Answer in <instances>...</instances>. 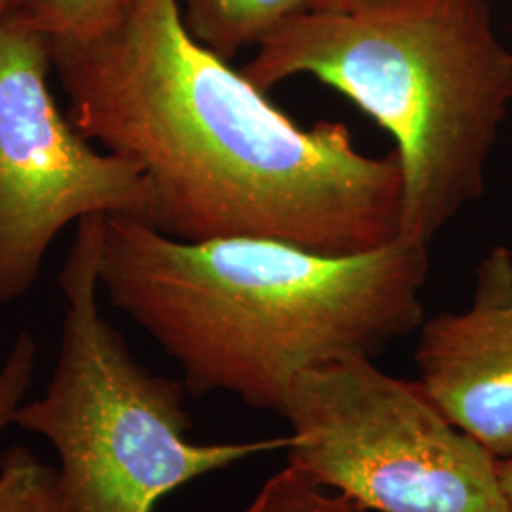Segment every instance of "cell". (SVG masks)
<instances>
[{
	"label": "cell",
	"instance_id": "6da1fadb",
	"mask_svg": "<svg viewBox=\"0 0 512 512\" xmlns=\"http://www.w3.org/2000/svg\"><path fill=\"white\" fill-rule=\"evenodd\" d=\"M52 61L73 128L141 171L167 238L344 256L399 236L395 152L368 156L342 122L296 124L188 33L179 0H126L105 27L52 37Z\"/></svg>",
	"mask_w": 512,
	"mask_h": 512
},
{
	"label": "cell",
	"instance_id": "7a4b0ae2",
	"mask_svg": "<svg viewBox=\"0 0 512 512\" xmlns=\"http://www.w3.org/2000/svg\"><path fill=\"white\" fill-rule=\"evenodd\" d=\"M429 251L403 239L323 255L274 239L181 241L107 215L99 287L181 366L194 397L228 393L283 418L311 368L374 359L425 321Z\"/></svg>",
	"mask_w": 512,
	"mask_h": 512
},
{
	"label": "cell",
	"instance_id": "3957f363",
	"mask_svg": "<svg viewBox=\"0 0 512 512\" xmlns=\"http://www.w3.org/2000/svg\"><path fill=\"white\" fill-rule=\"evenodd\" d=\"M268 92L300 74L348 97L395 141L397 238L429 247L484 192L512 107V52L488 0H389L287 19L243 69Z\"/></svg>",
	"mask_w": 512,
	"mask_h": 512
},
{
	"label": "cell",
	"instance_id": "277c9868",
	"mask_svg": "<svg viewBox=\"0 0 512 512\" xmlns=\"http://www.w3.org/2000/svg\"><path fill=\"white\" fill-rule=\"evenodd\" d=\"M103 215L78 220L59 275L67 302L63 334L46 393L19 404L12 425L54 446L67 512H154L192 480L287 439L232 444L190 440L183 380L150 372L97 302Z\"/></svg>",
	"mask_w": 512,
	"mask_h": 512
},
{
	"label": "cell",
	"instance_id": "5b68a950",
	"mask_svg": "<svg viewBox=\"0 0 512 512\" xmlns=\"http://www.w3.org/2000/svg\"><path fill=\"white\" fill-rule=\"evenodd\" d=\"M283 418L289 459L378 512H511L499 459L448 420L420 382L374 359L294 380Z\"/></svg>",
	"mask_w": 512,
	"mask_h": 512
},
{
	"label": "cell",
	"instance_id": "8992f818",
	"mask_svg": "<svg viewBox=\"0 0 512 512\" xmlns=\"http://www.w3.org/2000/svg\"><path fill=\"white\" fill-rule=\"evenodd\" d=\"M52 37L0 12V306L35 285L55 236L92 215L150 222L141 171L97 152L48 86Z\"/></svg>",
	"mask_w": 512,
	"mask_h": 512
},
{
	"label": "cell",
	"instance_id": "52a82bcc",
	"mask_svg": "<svg viewBox=\"0 0 512 512\" xmlns=\"http://www.w3.org/2000/svg\"><path fill=\"white\" fill-rule=\"evenodd\" d=\"M414 361L440 412L499 461L512 458V251L478 264L469 308L425 317Z\"/></svg>",
	"mask_w": 512,
	"mask_h": 512
},
{
	"label": "cell",
	"instance_id": "ba28073f",
	"mask_svg": "<svg viewBox=\"0 0 512 512\" xmlns=\"http://www.w3.org/2000/svg\"><path fill=\"white\" fill-rule=\"evenodd\" d=\"M188 33L230 61L260 46L287 19L308 12L310 0H179Z\"/></svg>",
	"mask_w": 512,
	"mask_h": 512
},
{
	"label": "cell",
	"instance_id": "9c48e42d",
	"mask_svg": "<svg viewBox=\"0 0 512 512\" xmlns=\"http://www.w3.org/2000/svg\"><path fill=\"white\" fill-rule=\"evenodd\" d=\"M355 497L291 461L272 476L245 512H366Z\"/></svg>",
	"mask_w": 512,
	"mask_h": 512
},
{
	"label": "cell",
	"instance_id": "30bf717a",
	"mask_svg": "<svg viewBox=\"0 0 512 512\" xmlns=\"http://www.w3.org/2000/svg\"><path fill=\"white\" fill-rule=\"evenodd\" d=\"M0 512H67L55 467L25 446L8 448L0 456Z\"/></svg>",
	"mask_w": 512,
	"mask_h": 512
},
{
	"label": "cell",
	"instance_id": "8fae6325",
	"mask_svg": "<svg viewBox=\"0 0 512 512\" xmlns=\"http://www.w3.org/2000/svg\"><path fill=\"white\" fill-rule=\"evenodd\" d=\"M126 0H18L12 12L50 37L88 35L105 27Z\"/></svg>",
	"mask_w": 512,
	"mask_h": 512
},
{
	"label": "cell",
	"instance_id": "7c38bea8",
	"mask_svg": "<svg viewBox=\"0 0 512 512\" xmlns=\"http://www.w3.org/2000/svg\"><path fill=\"white\" fill-rule=\"evenodd\" d=\"M35 366L37 342L31 332L23 330L0 368V437L12 425L14 414L31 387Z\"/></svg>",
	"mask_w": 512,
	"mask_h": 512
},
{
	"label": "cell",
	"instance_id": "4fadbf2b",
	"mask_svg": "<svg viewBox=\"0 0 512 512\" xmlns=\"http://www.w3.org/2000/svg\"><path fill=\"white\" fill-rule=\"evenodd\" d=\"M389 0H310V12H329V14H349L359 12Z\"/></svg>",
	"mask_w": 512,
	"mask_h": 512
},
{
	"label": "cell",
	"instance_id": "5bb4252c",
	"mask_svg": "<svg viewBox=\"0 0 512 512\" xmlns=\"http://www.w3.org/2000/svg\"><path fill=\"white\" fill-rule=\"evenodd\" d=\"M499 478H501V486H503V492H505L512 512V458L499 461Z\"/></svg>",
	"mask_w": 512,
	"mask_h": 512
},
{
	"label": "cell",
	"instance_id": "9a60e30c",
	"mask_svg": "<svg viewBox=\"0 0 512 512\" xmlns=\"http://www.w3.org/2000/svg\"><path fill=\"white\" fill-rule=\"evenodd\" d=\"M18 0H0V12H4L6 8H10L12 4H16Z\"/></svg>",
	"mask_w": 512,
	"mask_h": 512
}]
</instances>
